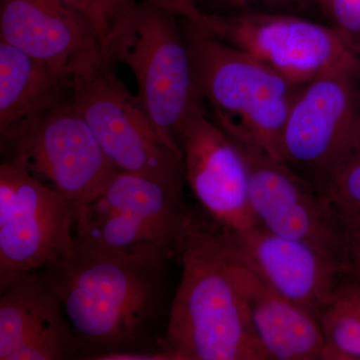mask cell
Returning <instances> with one entry per match:
<instances>
[{"mask_svg": "<svg viewBox=\"0 0 360 360\" xmlns=\"http://www.w3.org/2000/svg\"><path fill=\"white\" fill-rule=\"evenodd\" d=\"M158 1L177 15L191 20V22L198 25H202L205 22V13L198 8L195 0H158Z\"/></svg>", "mask_w": 360, "mask_h": 360, "instance_id": "cb8c5ba5", "label": "cell"}, {"mask_svg": "<svg viewBox=\"0 0 360 360\" xmlns=\"http://www.w3.org/2000/svg\"><path fill=\"white\" fill-rule=\"evenodd\" d=\"M196 84L215 122L236 143L281 160L284 125L303 86L184 18Z\"/></svg>", "mask_w": 360, "mask_h": 360, "instance_id": "3957f363", "label": "cell"}, {"mask_svg": "<svg viewBox=\"0 0 360 360\" xmlns=\"http://www.w3.org/2000/svg\"><path fill=\"white\" fill-rule=\"evenodd\" d=\"M229 231L243 264L278 295L317 319L335 300L340 272L335 258L326 251L276 236L258 224Z\"/></svg>", "mask_w": 360, "mask_h": 360, "instance_id": "5bb4252c", "label": "cell"}, {"mask_svg": "<svg viewBox=\"0 0 360 360\" xmlns=\"http://www.w3.org/2000/svg\"><path fill=\"white\" fill-rule=\"evenodd\" d=\"M191 215L182 186L118 172L75 214L77 248L165 267L179 255Z\"/></svg>", "mask_w": 360, "mask_h": 360, "instance_id": "5b68a950", "label": "cell"}, {"mask_svg": "<svg viewBox=\"0 0 360 360\" xmlns=\"http://www.w3.org/2000/svg\"><path fill=\"white\" fill-rule=\"evenodd\" d=\"M18 161L75 205L89 202L120 172L70 98L47 113L13 148Z\"/></svg>", "mask_w": 360, "mask_h": 360, "instance_id": "30bf717a", "label": "cell"}, {"mask_svg": "<svg viewBox=\"0 0 360 360\" xmlns=\"http://www.w3.org/2000/svg\"><path fill=\"white\" fill-rule=\"evenodd\" d=\"M77 207L18 161L0 165V288L77 250Z\"/></svg>", "mask_w": 360, "mask_h": 360, "instance_id": "ba28073f", "label": "cell"}, {"mask_svg": "<svg viewBox=\"0 0 360 360\" xmlns=\"http://www.w3.org/2000/svg\"><path fill=\"white\" fill-rule=\"evenodd\" d=\"M314 1L316 2V4H321V0H300V2H302V7H307L309 6V2Z\"/></svg>", "mask_w": 360, "mask_h": 360, "instance_id": "4316f807", "label": "cell"}, {"mask_svg": "<svg viewBox=\"0 0 360 360\" xmlns=\"http://www.w3.org/2000/svg\"><path fill=\"white\" fill-rule=\"evenodd\" d=\"M0 360L70 359L82 349L41 270L0 288Z\"/></svg>", "mask_w": 360, "mask_h": 360, "instance_id": "9a60e30c", "label": "cell"}, {"mask_svg": "<svg viewBox=\"0 0 360 360\" xmlns=\"http://www.w3.org/2000/svg\"><path fill=\"white\" fill-rule=\"evenodd\" d=\"M165 267L77 248L42 269L80 347L124 352L155 319ZM90 357V359H91Z\"/></svg>", "mask_w": 360, "mask_h": 360, "instance_id": "7a4b0ae2", "label": "cell"}, {"mask_svg": "<svg viewBox=\"0 0 360 360\" xmlns=\"http://www.w3.org/2000/svg\"><path fill=\"white\" fill-rule=\"evenodd\" d=\"M184 177L213 222L227 231L257 225L248 198V167L243 150L205 108L193 113L179 134Z\"/></svg>", "mask_w": 360, "mask_h": 360, "instance_id": "7c38bea8", "label": "cell"}, {"mask_svg": "<svg viewBox=\"0 0 360 360\" xmlns=\"http://www.w3.org/2000/svg\"><path fill=\"white\" fill-rule=\"evenodd\" d=\"M359 90H360V77H359Z\"/></svg>", "mask_w": 360, "mask_h": 360, "instance_id": "83f0119b", "label": "cell"}, {"mask_svg": "<svg viewBox=\"0 0 360 360\" xmlns=\"http://www.w3.org/2000/svg\"><path fill=\"white\" fill-rule=\"evenodd\" d=\"M71 79L44 61L0 40V137L13 148L59 104L70 98Z\"/></svg>", "mask_w": 360, "mask_h": 360, "instance_id": "2e32d148", "label": "cell"}, {"mask_svg": "<svg viewBox=\"0 0 360 360\" xmlns=\"http://www.w3.org/2000/svg\"><path fill=\"white\" fill-rule=\"evenodd\" d=\"M60 1L82 13L86 20H89L96 28L103 42L110 28V20L104 6V0H60Z\"/></svg>", "mask_w": 360, "mask_h": 360, "instance_id": "603a6c76", "label": "cell"}, {"mask_svg": "<svg viewBox=\"0 0 360 360\" xmlns=\"http://www.w3.org/2000/svg\"><path fill=\"white\" fill-rule=\"evenodd\" d=\"M203 27L296 85L335 72L360 75V56L333 26L295 13H205Z\"/></svg>", "mask_w": 360, "mask_h": 360, "instance_id": "52a82bcc", "label": "cell"}, {"mask_svg": "<svg viewBox=\"0 0 360 360\" xmlns=\"http://www.w3.org/2000/svg\"><path fill=\"white\" fill-rule=\"evenodd\" d=\"M238 146L248 162V198L257 224L276 236L309 243L335 259L338 213L328 196L283 161Z\"/></svg>", "mask_w": 360, "mask_h": 360, "instance_id": "8fae6325", "label": "cell"}, {"mask_svg": "<svg viewBox=\"0 0 360 360\" xmlns=\"http://www.w3.org/2000/svg\"><path fill=\"white\" fill-rule=\"evenodd\" d=\"M321 191L336 210L348 214L360 215V146L331 175Z\"/></svg>", "mask_w": 360, "mask_h": 360, "instance_id": "ffe728a7", "label": "cell"}, {"mask_svg": "<svg viewBox=\"0 0 360 360\" xmlns=\"http://www.w3.org/2000/svg\"><path fill=\"white\" fill-rule=\"evenodd\" d=\"M91 359L101 360H172L170 355L163 350L158 352H136V350H124V352H108L92 356Z\"/></svg>", "mask_w": 360, "mask_h": 360, "instance_id": "d4e9b609", "label": "cell"}, {"mask_svg": "<svg viewBox=\"0 0 360 360\" xmlns=\"http://www.w3.org/2000/svg\"><path fill=\"white\" fill-rule=\"evenodd\" d=\"M177 255L181 278L160 349L172 360H269L251 326L229 231L191 217Z\"/></svg>", "mask_w": 360, "mask_h": 360, "instance_id": "6da1fadb", "label": "cell"}, {"mask_svg": "<svg viewBox=\"0 0 360 360\" xmlns=\"http://www.w3.org/2000/svg\"><path fill=\"white\" fill-rule=\"evenodd\" d=\"M359 77L335 71L305 85L284 125L281 161L321 191L360 146Z\"/></svg>", "mask_w": 360, "mask_h": 360, "instance_id": "9c48e42d", "label": "cell"}, {"mask_svg": "<svg viewBox=\"0 0 360 360\" xmlns=\"http://www.w3.org/2000/svg\"><path fill=\"white\" fill-rule=\"evenodd\" d=\"M214 14L236 15L251 13H291L293 6L300 7V0H210ZM295 9V8H293Z\"/></svg>", "mask_w": 360, "mask_h": 360, "instance_id": "7402d4cb", "label": "cell"}, {"mask_svg": "<svg viewBox=\"0 0 360 360\" xmlns=\"http://www.w3.org/2000/svg\"><path fill=\"white\" fill-rule=\"evenodd\" d=\"M70 101L120 172L184 187L182 153L162 139L115 68L104 63L73 77Z\"/></svg>", "mask_w": 360, "mask_h": 360, "instance_id": "8992f818", "label": "cell"}, {"mask_svg": "<svg viewBox=\"0 0 360 360\" xmlns=\"http://www.w3.org/2000/svg\"><path fill=\"white\" fill-rule=\"evenodd\" d=\"M136 4V0H104L106 13H108L110 26L111 22L117 18L120 14L124 13L127 9Z\"/></svg>", "mask_w": 360, "mask_h": 360, "instance_id": "484cf974", "label": "cell"}, {"mask_svg": "<svg viewBox=\"0 0 360 360\" xmlns=\"http://www.w3.org/2000/svg\"><path fill=\"white\" fill-rule=\"evenodd\" d=\"M319 319L326 360L360 359V295L338 291Z\"/></svg>", "mask_w": 360, "mask_h": 360, "instance_id": "ac0fdd59", "label": "cell"}, {"mask_svg": "<svg viewBox=\"0 0 360 360\" xmlns=\"http://www.w3.org/2000/svg\"><path fill=\"white\" fill-rule=\"evenodd\" d=\"M338 238L335 252L340 272L338 292L360 295V215L348 214L338 210Z\"/></svg>", "mask_w": 360, "mask_h": 360, "instance_id": "d6986e66", "label": "cell"}, {"mask_svg": "<svg viewBox=\"0 0 360 360\" xmlns=\"http://www.w3.org/2000/svg\"><path fill=\"white\" fill-rule=\"evenodd\" d=\"M0 39L70 78L104 63L96 28L60 0H0Z\"/></svg>", "mask_w": 360, "mask_h": 360, "instance_id": "4fadbf2b", "label": "cell"}, {"mask_svg": "<svg viewBox=\"0 0 360 360\" xmlns=\"http://www.w3.org/2000/svg\"><path fill=\"white\" fill-rule=\"evenodd\" d=\"M243 285L251 326L269 359H326V338L315 315L271 290L245 264Z\"/></svg>", "mask_w": 360, "mask_h": 360, "instance_id": "e0dca14e", "label": "cell"}, {"mask_svg": "<svg viewBox=\"0 0 360 360\" xmlns=\"http://www.w3.org/2000/svg\"><path fill=\"white\" fill-rule=\"evenodd\" d=\"M330 25L360 56V0H321Z\"/></svg>", "mask_w": 360, "mask_h": 360, "instance_id": "44dd1931", "label": "cell"}, {"mask_svg": "<svg viewBox=\"0 0 360 360\" xmlns=\"http://www.w3.org/2000/svg\"><path fill=\"white\" fill-rule=\"evenodd\" d=\"M176 15L158 0L136 2L111 22L101 49L106 65L131 70L137 98L155 129L182 153L180 131L205 105Z\"/></svg>", "mask_w": 360, "mask_h": 360, "instance_id": "277c9868", "label": "cell"}]
</instances>
